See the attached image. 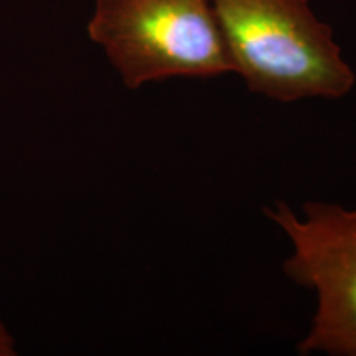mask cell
I'll use <instances>...</instances> for the list:
<instances>
[{"instance_id":"1","label":"cell","mask_w":356,"mask_h":356,"mask_svg":"<svg viewBox=\"0 0 356 356\" xmlns=\"http://www.w3.org/2000/svg\"><path fill=\"white\" fill-rule=\"evenodd\" d=\"M211 6L233 73L251 92L296 102L338 99L353 89L355 71L309 0H211Z\"/></svg>"},{"instance_id":"2","label":"cell","mask_w":356,"mask_h":356,"mask_svg":"<svg viewBox=\"0 0 356 356\" xmlns=\"http://www.w3.org/2000/svg\"><path fill=\"white\" fill-rule=\"evenodd\" d=\"M86 32L127 89L233 73L211 0H95Z\"/></svg>"},{"instance_id":"3","label":"cell","mask_w":356,"mask_h":356,"mask_svg":"<svg viewBox=\"0 0 356 356\" xmlns=\"http://www.w3.org/2000/svg\"><path fill=\"white\" fill-rule=\"evenodd\" d=\"M264 213L292 243L284 273L317 293V312L297 351L356 356V208L309 202L299 218L277 202Z\"/></svg>"},{"instance_id":"4","label":"cell","mask_w":356,"mask_h":356,"mask_svg":"<svg viewBox=\"0 0 356 356\" xmlns=\"http://www.w3.org/2000/svg\"><path fill=\"white\" fill-rule=\"evenodd\" d=\"M17 355V345L15 338L10 333V330L0 322V356H13Z\"/></svg>"}]
</instances>
